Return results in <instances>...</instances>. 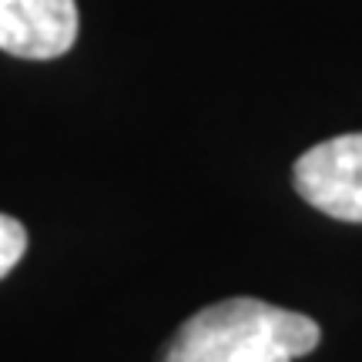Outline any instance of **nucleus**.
<instances>
[{"mask_svg":"<svg viewBox=\"0 0 362 362\" xmlns=\"http://www.w3.org/2000/svg\"><path fill=\"white\" fill-rule=\"evenodd\" d=\"M319 339V322L309 315L238 296L185 319L161 362H296Z\"/></svg>","mask_w":362,"mask_h":362,"instance_id":"obj_1","label":"nucleus"},{"mask_svg":"<svg viewBox=\"0 0 362 362\" xmlns=\"http://www.w3.org/2000/svg\"><path fill=\"white\" fill-rule=\"evenodd\" d=\"M296 192L336 221L362 225V131L319 141L296 161Z\"/></svg>","mask_w":362,"mask_h":362,"instance_id":"obj_2","label":"nucleus"},{"mask_svg":"<svg viewBox=\"0 0 362 362\" xmlns=\"http://www.w3.org/2000/svg\"><path fill=\"white\" fill-rule=\"evenodd\" d=\"M74 0H0V51L24 61H54L78 40Z\"/></svg>","mask_w":362,"mask_h":362,"instance_id":"obj_3","label":"nucleus"},{"mask_svg":"<svg viewBox=\"0 0 362 362\" xmlns=\"http://www.w3.org/2000/svg\"><path fill=\"white\" fill-rule=\"evenodd\" d=\"M27 252V232L24 225L11 215H0V279L24 259Z\"/></svg>","mask_w":362,"mask_h":362,"instance_id":"obj_4","label":"nucleus"}]
</instances>
